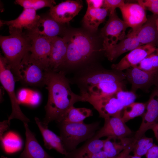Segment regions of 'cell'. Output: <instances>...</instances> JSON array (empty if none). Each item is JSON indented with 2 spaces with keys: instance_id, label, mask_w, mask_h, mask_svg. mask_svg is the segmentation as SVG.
<instances>
[{
  "instance_id": "1",
  "label": "cell",
  "mask_w": 158,
  "mask_h": 158,
  "mask_svg": "<svg viewBox=\"0 0 158 158\" xmlns=\"http://www.w3.org/2000/svg\"><path fill=\"white\" fill-rule=\"evenodd\" d=\"M66 75L61 71L48 70L46 72L45 85L48 96L45 107V116L42 121L45 126H48L53 121L59 123L70 107L77 102H84L80 95L76 94L72 90Z\"/></svg>"
},
{
  "instance_id": "2",
  "label": "cell",
  "mask_w": 158,
  "mask_h": 158,
  "mask_svg": "<svg viewBox=\"0 0 158 158\" xmlns=\"http://www.w3.org/2000/svg\"><path fill=\"white\" fill-rule=\"evenodd\" d=\"M64 37L67 49L65 59L59 71L66 74L96 64L98 50L88 33L79 30L67 31Z\"/></svg>"
},
{
  "instance_id": "3",
  "label": "cell",
  "mask_w": 158,
  "mask_h": 158,
  "mask_svg": "<svg viewBox=\"0 0 158 158\" xmlns=\"http://www.w3.org/2000/svg\"><path fill=\"white\" fill-rule=\"evenodd\" d=\"M7 36L0 35V45L4 57L10 68L16 81H18L20 64L30 51V39L24 31L9 32Z\"/></svg>"
},
{
  "instance_id": "4",
  "label": "cell",
  "mask_w": 158,
  "mask_h": 158,
  "mask_svg": "<svg viewBox=\"0 0 158 158\" xmlns=\"http://www.w3.org/2000/svg\"><path fill=\"white\" fill-rule=\"evenodd\" d=\"M68 78L70 83L76 85L80 94L86 93L91 87L106 82H122L126 79L125 73L105 69L97 64L78 70Z\"/></svg>"
},
{
  "instance_id": "5",
  "label": "cell",
  "mask_w": 158,
  "mask_h": 158,
  "mask_svg": "<svg viewBox=\"0 0 158 158\" xmlns=\"http://www.w3.org/2000/svg\"><path fill=\"white\" fill-rule=\"evenodd\" d=\"M99 121L90 124L83 122L58 123L60 137L67 152L76 148L80 143L92 138L99 129Z\"/></svg>"
},
{
  "instance_id": "6",
  "label": "cell",
  "mask_w": 158,
  "mask_h": 158,
  "mask_svg": "<svg viewBox=\"0 0 158 158\" xmlns=\"http://www.w3.org/2000/svg\"><path fill=\"white\" fill-rule=\"evenodd\" d=\"M0 81L4 88L8 94L11 102L12 111L8 119L9 123L10 124L12 119L15 118L20 120L23 124H28L30 120L21 111L16 95L15 77L4 57L1 55L0 57Z\"/></svg>"
},
{
  "instance_id": "7",
  "label": "cell",
  "mask_w": 158,
  "mask_h": 158,
  "mask_svg": "<svg viewBox=\"0 0 158 158\" xmlns=\"http://www.w3.org/2000/svg\"><path fill=\"white\" fill-rule=\"evenodd\" d=\"M129 27L118 16L115 11L110 13L108 20L101 31L103 39V47L101 51H105L113 47L126 36L125 31Z\"/></svg>"
},
{
  "instance_id": "8",
  "label": "cell",
  "mask_w": 158,
  "mask_h": 158,
  "mask_svg": "<svg viewBox=\"0 0 158 158\" xmlns=\"http://www.w3.org/2000/svg\"><path fill=\"white\" fill-rule=\"evenodd\" d=\"M30 37L31 46L30 58L45 70L49 69V59L51 48V38L40 34L36 31H25Z\"/></svg>"
},
{
  "instance_id": "9",
  "label": "cell",
  "mask_w": 158,
  "mask_h": 158,
  "mask_svg": "<svg viewBox=\"0 0 158 158\" xmlns=\"http://www.w3.org/2000/svg\"><path fill=\"white\" fill-rule=\"evenodd\" d=\"M84 102L91 104L98 112L99 116L104 119L110 117L121 118L124 107L116 97L115 94L103 97H96L87 94H80Z\"/></svg>"
},
{
  "instance_id": "10",
  "label": "cell",
  "mask_w": 158,
  "mask_h": 158,
  "mask_svg": "<svg viewBox=\"0 0 158 158\" xmlns=\"http://www.w3.org/2000/svg\"><path fill=\"white\" fill-rule=\"evenodd\" d=\"M29 53L24 58L20 64L18 81L27 85L42 86L45 85L47 71L32 60Z\"/></svg>"
},
{
  "instance_id": "11",
  "label": "cell",
  "mask_w": 158,
  "mask_h": 158,
  "mask_svg": "<svg viewBox=\"0 0 158 158\" xmlns=\"http://www.w3.org/2000/svg\"><path fill=\"white\" fill-rule=\"evenodd\" d=\"M40 16L37 14L36 11L32 9L23 8L21 13L16 19L10 20H0V26H8L9 32L16 31L23 32L34 31L38 29Z\"/></svg>"
},
{
  "instance_id": "12",
  "label": "cell",
  "mask_w": 158,
  "mask_h": 158,
  "mask_svg": "<svg viewBox=\"0 0 158 158\" xmlns=\"http://www.w3.org/2000/svg\"><path fill=\"white\" fill-rule=\"evenodd\" d=\"M126 79L131 84V91L135 93L139 89L149 88L158 83V70L146 71L133 67L126 70Z\"/></svg>"
},
{
  "instance_id": "13",
  "label": "cell",
  "mask_w": 158,
  "mask_h": 158,
  "mask_svg": "<svg viewBox=\"0 0 158 158\" xmlns=\"http://www.w3.org/2000/svg\"><path fill=\"white\" fill-rule=\"evenodd\" d=\"M146 110L142 115L141 124L134 136L137 140L145 135L147 130L158 123V87L152 92L146 103Z\"/></svg>"
},
{
  "instance_id": "14",
  "label": "cell",
  "mask_w": 158,
  "mask_h": 158,
  "mask_svg": "<svg viewBox=\"0 0 158 158\" xmlns=\"http://www.w3.org/2000/svg\"><path fill=\"white\" fill-rule=\"evenodd\" d=\"M83 7L82 1L66 0L50 8L48 13L56 20L65 24L77 15Z\"/></svg>"
},
{
  "instance_id": "15",
  "label": "cell",
  "mask_w": 158,
  "mask_h": 158,
  "mask_svg": "<svg viewBox=\"0 0 158 158\" xmlns=\"http://www.w3.org/2000/svg\"><path fill=\"white\" fill-rule=\"evenodd\" d=\"M103 126L90 139H99L104 137H126L133 132L126 125L121 118L112 116L104 119Z\"/></svg>"
},
{
  "instance_id": "16",
  "label": "cell",
  "mask_w": 158,
  "mask_h": 158,
  "mask_svg": "<svg viewBox=\"0 0 158 158\" xmlns=\"http://www.w3.org/2000/svg\"><path fill=\"white\" fill-rule=\"evenodd\" d=\"M156 46L152 44L143 45L133 50L118 63L111 65L112 69L122 71L133 67L155 50Z\"/></svg>"
},
{
  "instance_id": "17",
  "label": "cell",
  "mask_w": 158,
  "mask_h": 158,
  "mask_svg": "<svg viewBox=\"0 0 158 158\" xmlns=\"http://www.w3.org/2000/svg\"><path fill=\"white\" fill-rule=\"evenodd\" d=\"M119 9L123 20L132 30L137 31L147 19L145 9L137 3H125Z\"/></svg>"
},
{
  "instance_id": "18",
  "label": "cell",
  "mask_w": 158,
  "mask_h": 158,
  "mask_svg": "<svg viewBox=\"0 0 158 158\" xmlns=\"http://www.w3.org/2000/svg\"><path fill=\"white\" fill-rule=\"evenodd\" d=\"M51 48L49 59V69L59 71L65 59L67 46L64 37L57 36L50 38Z\"/></svg>"
},
{
  "instance_id": "19",
  "label": "cell",
  "mask_w": 158,
  "mask_h": 158,
  "mask_svg": "<svg viewBox=\"0 0 158 158\" xmlns=\"http://www.w3.org/2000/svg\"><path fill=\"white\" fill-rule=\"evenodd\" d=\"M142 45L138 40L136 32L132 30L124 39L113 47L104 51V54L109 60L112 61L123 53L131 51Z\"/></svg>"
},
{
  "instance_id": "20",
  "label": "cell",
  "mask_w": 158,
  "mask_h": 158,
  "mask_svg": "<svg viewBox=\"0 0 158 158\" xmlns=\"http://www.w3.org/2000/svg\"><path fill=\"white\" fill-rule=\"evenodd\" d=\"M26 136L24 149L19 158H53L43 149L29 128L28 123H24Z\"/></svg>"
},
{
  "instance_id": "21",
  "label": "cell",
  "mask_w": 158,
  "mask_h": 158,
  "mask_svg": "<svg viewBox=\"0 0 158 158\" xmlns=\"http://www.w3.org/2000/svg\"><path fill=\"white\" fill-rule=\"evenodd\" d=\"M158 15L153 14L147 18L146 22L136 31V36L142 45L158 44V32L156 21Z\"/></svg>"
},
{
  "instance_id": "22",
  "label": "cell",
  "mask_w": 158,
  "mask_h": 158,
  "mask_svg": "<svg viewBox=\"0 0 158 158\" xmlns=\"http://www.w3.org/2000/svg\"><path fill=\"white\" fill-rule=\"evenodd\" d=\"M40 16L39 28L41 26L42 29L41 30L37 29L35 31L40 34L48 37H54L61 35L63 37L64 36L67 31L64 24L56 20L49 15L48 13Z\"/></svg>"
},
{
  "instance_id": "23",
  "label": "cell",
  "mask_w": 158,
  "mask_h": 158,
  "mask_svg": "<svg viewBox=\"0 0 158 158\" xmlns=\"http://www.w3.org/2000/svg\"><path fill=\"white\" fill-rule=\"evenodd\" d=\"M35 120L43 137L45 147L49 150L54 149L58 152L66 155L67 152L64 147L60 136L49 129L48 126L44 125L37 117H35Z\"/></svg>"
},
{
  "instance_id": "24",
  "label": "cell",
  "mask_w": 158,
  "mask_h": 158,
  "mask_svg": "<svg viewBox=\"0 0 158 158\" xmlns=\"http://www.w3.org/2000/svg\"><path fill=\"white\" fill-rule=\"evenodd\" d=\"M108 12L107 9L103 7L87 8L82 20L84 26L90 32H96L99 25L105 20Z\"/></svg>"
},
{
  "instance_id": "25",
  "label": "cell",
  "mask_w": 158,
  "mask_h": 158,
  "mask_svg": "<svg viewBox=\"0 0 158 158\" xmlns=\"http://www.w3.org/2000/svg\"><path fill=\"white\" fill-rule=\"evenodd\" d=\"M104 140L90 139L81 146L67 152L63 158H84L98 152L103 148Z\"/></svg>"
},
{
  "instance_id": "26",
  "label": "cell",
  "mask_w": 158,
  "mask_h": 158,
  "mask_svg": "<svg viewBox=\"0 0 158 158\" xmlns=\"http://www.w3.org/2000/svg\"><path fill=\"white\" fill-rule=\"evenodd\" d=\"M135 140L134 137H107L104 140L102 150L106 153L108 158H112L118 154Z\"/></svg>"
},
{
  "instance_id": "27",
  "label": "cell",
  "mask_w": 158,
  "mask_h": 158,
  "mask_svg": "<svg viewBox=\"0 0 158 158\" xmlns=\"http://www.w3.org/2000/svg\"><path fill=\"white\" fill-rule=\"evenodd\" d=\"M125 86L123 81L104 82L91 87L86 93L80 94H87L99 97L111 96L123 90Z\"/></svg>"
},
{
  "instance_id": "28",
  "label": "cell",
  "mask_w": 158,
  "mask_h": 158,
  "mask_svg": "<svg viewBox=\"0 0 158 158\" xmlns=\"http://www.w3.org/2000/svg\"><path fill=\"white\" fill-rule=\"evenodd\" d=\"M92 115V111L90 109L77 108L73 106L68 110L61 121L58 123L83 122L86 118Z\"/></svg>"
},
{
  "instance_id": "29",
  "label": "cell",
  "mask_w": 158,
  "mask_h": 158,
  "mask_svg": "<svg viewBox=\"0 0 158 158\" xmlns=\"http://www.w3.org/2000/svg\"><path fill=\"white\" fill-rule=\"evenodd\" d=\"M146 108V103L134 102L125 107L122 112L121 119L126 123L135 117L143 114Z\"/></svg>"
},
{
  "instance_id": "30",
  "label": "cell",
  "mask_w": 158,
  "mask_h": 158,
  "mask_svg": "<svg viewBox=\"0 0 158 158\" xmlns=\"http://www.w3.org/2000/svg\"><path fill=\"white\" fill-rule=\"evenodd\" d=\"M15 3L23 8L32 9L36 11L45 7L51 8L56 3L53 0H16Z\"/></svg>"
},
{
  "instance_id": "31",
  "label": "cell",
  "mask_w": 158,
  "mask_h": 158,
  "mask_svg": "<svg viewBox=\"0 0 158 158\" xmlns=\"http://www.w3.org/2000/svg\"><path fill=\"white\" fill-rule=\"evenodd\" d=\"M154 144L152 138L144 135L137 140L132 151L133 152L134 155L141 157L146 154Z\"/></svg>"
},
{
  "instance_id": "32",
  "label": "cell",
  "mask_w": 158,
  "mask_h": 158,
  "mask_svg": "<svg viewBox=\"0 0 158 158\" xmlns=\"http://www.w3.org/2000/svg\"><path fill=\"white\" fill-rule=\"evenodd\" d=\"M115 95L124 107L134 102L136 98L135 93L124 90L118 91L115 94Z\"/></svg>"
},
{
  "instance_id": "33",
  "label": "cell",
  "mask_w": 158,
  "mask_h": 158,
  "mask_svg": "<svg viewBox=\"0 0 158 158\" xmlns=\"http://www.w3.org/2000/svg\"><path fill=\"white\" fill-rule=\"evenodd\" d=\"M138 4L147 9L153 14L158 15V0H139Z\"/></svg>"
},
{
  "instance_id": "34",
  "label": "cell",
  "mask_w": 158,
  "mask_h": 158,
  "mask_svg": "<svg viewBox=\"0 0 158 158\" xmlns=\"http://www.w3.org/2000/svg\"><path fill=\"white\" fill-rule=\"evenodd\" d=\"M125 4L122 0H104L102 7L107 9L110 13L114 12L116 8H119Z\"/></svg>"
},
{
  "instance_id": "35",
  "label": "cell",
  "mask_w": 158,
  "mask_h": 158,
  "mask_svg": "<svg viewBox=\"0 0 158 158\" xmlns=\"http://www.w3.org/2000/svg\"><path fill=\"white\" fill-rule=\"evenodd\" d=\"M150 54L146 57L140 63L133 67L137 68L146 71H156L153 68V63Z\"/></svg>"
},
{
  "instance_id": "36",
  "label": "cell",
  "mask_w": 158,
  "mask_h": 158,
  "mask_svg": "<svg viewBox=\"0 0 158 158\" xmlns=\"http://www.w3.org/2000/svg\"><path fill=\"white\" fill-rule=\"evenodd\" d=\"M137 141L135 139L127 147L117 155L112 158H126L130 153L132 151L134 145Z\"/></svg>"
},
{
  "instance_id": "37",
  "label": "cell",
  "mask_w": 158,
  "mask_h": 158,
  "mask_svg": "<svg viewBox=\"0 0 158 158\" xmlns=\"http://www.w3.org/2000/svg\"><path fill=\"white\" fill-rule=\"evenodd\" d=\"M146 158H158V145L154 144L145 154Z\"/></svg>"
},
{
  "instance_id": "38",
  "label": "cell",
  "mask_w": 158,
  "mask_h": 158,
  "mask_svg": "<svg viewBox=\"0 0 158 158\" xmlns=\"http://www.w3.org/2000/svg\"><path fill=\"white\" fill-rule=\"evenodd\" d=\"M87 8H98L102 7L104 0H87L86 1Z\"/></svg>"
},
{
  "instance_id": "39",
  "label": "cell",
  "mask_w": 158,
  "mask_h": 158,
  "mask_svg": "<svg viewBox=\"0 0 158 158\" xmlns=\"http://www.w3.org/2000/svg\"><path fill=\"white\" fill-rule=\"evenodd\" d=\"M150 56L153 63V67L155 71L158 70V47L156 48L154 51L150 54Z\"/></svg>"
},
{
  "instance_id": "40",
  "label": "cell",
  "mask_w": 158,
  "mask_h": 158,
  "mask_svg": "<svg viewBox=\"0 0 158 158\" xmlns=\"http://www.w3.org/2000/svg\"><path fill=\"white\" fill-rule=\"evenodd\" d=\"M8 120H4L0 122V140L3 139V135L4 132L7 130L10 126Z\"/></svg>"
},
{
  "instance_id": "41",
  "label": "cell",
  "mask_w": 158,
  "mask_h": 158,
  "mask_svg": "<svg viewBox=\"0 0 158 158\" xmlns=\"http://www.w3.org/2000/svg\"><path fill=\"white\" fill-rule=\"evenodd\" d=\"M84 158H108L106 153L103 150Z\"/></svg>"
},
{
  "instance_id": "42",
  "label": "cell",
  "mask_w": 158,
  "mask_h": 158,
  "mask_svg": "<svg viewBox=\"0 0 158 158\" xmlns=\"http://www.w3.org/2000/svg\"><path fill=\"white\" fill-rule=\"evenodd\" d=\"M156 140L158 141V123L156 124L152 128Z\"/></svg>"
},
{
  "instance_id": "43",
  "label": "cell",
  "mask_w": 158,
  "mask_h": 158,
  "mask_svg": "<svg viewBox=\"0 0 158 158\" xmlns=\"http://www.w3.org/2000/svg\"><path fill=\"white\" fill-rule=\"evenodd\" d=\"M126 158H141V157L134 155L133 156L130 155L129 154Z\"/></svg>"
},
{
  "instance_id": "44",
  "label": "cell",
  "mask_w": 158,
  "mask_h": 158,
  "mask_svg": "<svg viewBox=\"0 0 158 158\" xmlns=\"http://www.w3.org/2000/svg\"><path fill=\"white\" fill-rule=\"evenodd\" d=\"M156 24L157 28V31L158 32V17L156 20Z\"/></svg>"
},
{
  "instance_id": "45",
  "label": "cell",
  "mask_w": 158,
  "mask_h": 158,
  "mask_svg": "<svg viewBox=\"0 0 158 158\" xmlns=\"http://www.w3.org/2000/svg\"><path fill=\"white\" fill-rule=\"evenodd\" d=\"M0 158H9L5 157L3 156H1V157H0Z\"/></svg>"
},
{
  "instance_id": "46",
  "label": "cell",
  "mask_w": 158,
  "mask_h": 158,
  "mask_svg": "<svg viewBox=\"0 0 158 158\" xmlns=\"http://www.w3.org/2000/svg\"><path fill=\"white\" fill-rule=\"evenodd\" d=\"M157 87H158V83L157 85Z\"/></svg>"
}]
</instances>
